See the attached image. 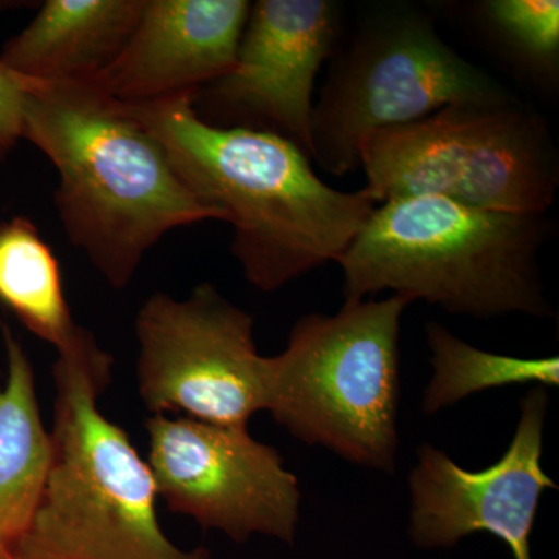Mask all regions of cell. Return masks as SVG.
I'll return each instance as SVG.
<instances>
[{
    "instance_id": "obj_13",
    "label": "cell",
    "mask_w": 559,
    "mask_h": 559,
    "mask_svg": "<svg viewBox=\"0 0 559 559\" xmlns=\"http://www.w3.org/2000/svg\"><path fill=\"white\" fill-rule=\"evenodd\" d=\"M143 7L145 0H47L3 46L0 64L25 80L95 83L119 57Z\"/></svg>"
},
{
    "instance_id": "obj_8",
    "label": "cell",
    "mask_w": 559,
    "mask_h": 559,
    "mask_svg": "<svg viewBox=\"0 0 559 559\" xmlns=\"http://www.w3.org/2000/svg\"><path fill=\"white\" fill-rule=\"evenodd\" d=\"M135 337L139 396L151 415L248 428L266 409L253 318L212 283L186 299L151 294L135 318Z\"/></svg>"
},
{
    "instance_id": "obj_5",
    "label": "cell",
    "mask_w": 559,
    "mask_h": 559,
    "mask_svg": "<svg viewBox=\"0 0 559 559\" xmlns=\"http://www.w3.org/2000/svg\"><path fill=\"white\" fill-rule=\"evenodd\" d=\"M409 305L401 296L345 300L336 314L297 320L285 349L264 356V411L304 443L392 473L401 318Z\"/></svg>"
},
{
    "instance_id": "obj_17",
    "label": "cell",
    "mask_w": 559,
    "mask_h": 559,
    "mask_svg": "<svg viewBox=\"0 0 559 559\" xmlns=\"http://www.w3.org/2000/svg\"><path fill=\"white\" fill-rule=\"evenodd\" d=\"M481 11L492 28L530 64L547 72L557 69L558 0H489Z\"/></svg>"
},
{
    "instance_id": "obj_15",
    "label": "cell",
    "mask_w": 559,
    "mask_h": 559,
    "mask_svg": "<svg viewBox=\"0 0 559 559\" xmlns=\"http://www.w3.org/2000/svg\"><path fill=\"white\" fill-rule=\"evenodd\" d=\"M0 305L57 349L80 326L70 314L57 255L25 216L0 221Z\"/></svg>"
},
{
    "instance_id": "obj_12",
    "label": "cell",
    "mask_w": 559,
    "mask_h": 559,
    "mask_svg": "<svg viewBox=\"0 0 559 559\" xmlns=\"http://www.w3.org/2000/svg\"><path fill=\"white\" fill-rule=\"evenodd\" d=\"M248 0H145L119 57L95 81L123 105L198 92L237 60Z\"/></svg>"
},
{
    "instance_id": "obj_4",
    "label": "cell",
    "mask_w": 559,
    "mask_h": 559,
    "mask_svg": "<svg viewBox=\"0 0 559 559\" xmlns=\"http://www.w3.org/2000/svg\"><path fill=\"white\" fill-rule=\"evenodd\" d=\"M544 215L466 207L439 197L378 204L337 260L345 300L392 290L452 314H549L538 266Z\"/></svg>"
},
{
    "instance_id": "obj_3",
    "label": "cell",
    "mask_w": 559,
    "mask_h": 559,
    "mask_svg": "<svg viewBox=\"0 0 559 559\" xmlns=\"http://www.w3.org/2000/svg\"><path fill=\"white\" fill-rule=\"evenodd\" d=\"M57 352L49 476L13 559H210L165 535L148 463L100 409L112 356L83 326Z\"/></svg>"
},
{
    "instance_id": "obj_2",
    "label": "cell",
    "mask_w": 559,
    "mask_h": 559,
    "mask_svg": "<svg viewBox=\"0 0 559 559\" xmlns=\"http://www.w3.org/2000/svg\"><path fill=\"white\" fill-rule=\"evenodd\" d=\"M17 79L22 139L60 176L53 200L62 230L110 288H127L171 230L226 221L183 183L159 140L97 84Z\"/></svg>"
},
{
    "instance_id": "obj_11",
    "label": "cell",
    "mask_w": 559,
    "mask_h": 559,
    "mask_svg": "<svg viewBox=\"0 0 559 559\" xmlns=\"http://www.w3.org/2000/svg\"><path fill=\"white\" fill-rule=\"evenodd\" d=\"M520 406L509 450L485 469H465L430 444L418 448L409 476V535L418 547L444 549L485 532L503 540L514 559H532L530 536L540 498L558 488L540 463L547 389H533Z\"/></svg>"
},
{
    "instance_id": "obj_1",
    "label": "cell",
    "mask_w": 559,
    "mask_h": 559,
    "mask_svg": "<svg viewBox=\"0 0 559 559\" xmlns=\"http://www.w3.org/2000/svg\"><path fill=\"white\" fill-rule=\"evenodd\" d=\"M194 94L124 108L159 140L183 183L231 224V253L250 285L275 293L337 263L377 209L373 198L323 182L282 135L207 123Z\"/></svg>"
},
{
    "instance_id": "obj_6",
    "label": "cell",
    "mask_w": 559,
    "mask_h": 559,
    "mask_svg": "<svg viewBox=\"0 0 559 559\" xmlns=\"http://www.w3.org/2000/svg\"><path fill=\"white\" fill-rule=\"evenodd\" d=\"M364 189L377 204L439 197L466 207L546 215L558 165L546 124L509 103L441 109L359 143Z\"/></svg>"
},
{
    "instance_id": "obj_7",
    "label": "cell",
    "mask_w": 559,
    "mask_h": 559,
    "mask_svg": "<svg viewBox=\"0 0 559 559\" xmlns=\"http://www.w3.org/2000/svg\"><path fill=\"white\" fill-rule=\"evenodd\" d=\"M506 92L437 35L429 21L392 16L360 33L312 112V159L331 175L359 168V143L441 109L502 105Z\"/></svg>"
},
{
    "instance_id": "obj_14",
    "label": "cell",
    "mask_w": 559,
    "mask_h": 559,
    "mask_svg": "<svg viewBox=\"0 0 559 559\" xmlns=\"http://www.w3.org/2000/svg\"><path fill=\"white\" fill-rule=\"evenodd\" d=\"M2 330L9 373L0 389V559H13L43 498L51 439L40 415L32 360L9 326Z\"/></svg>"
},
{
    "instance_id": "obj_9",
    "label": "cell",
    "mask_w": 559,
    "mask_h": 559,
    "mask_svg": "<svg viewBox=\"0 0 559 559\" xmlns=\"http://www.w3.org/2000/svg\"><path fill=\"white\" fill-rule=\"evenodd\" d=\"M148 463L157 496L173 513L235 543L270 536L294 544L300 520L299 479L275 448L248 428L151 415Z\"/></svg>"
},
{
    "instance_id": "obj_18",
    "label": "cell",
    "mask_w": 559,
    "mask_h": 559,
    "mask_svg": "<svg viewBox=\"0 0 559 559\" xmlns=\"http://www.w3.org/2000/svg\"><path fill=\"white\" fill-rule=\"evenodd\" d=\"M24 95L21 81L0 64V160L22 140Z\"/></svg>"
},
{
    "instance_id": "obj_10",
    "label": "cell",
    "mask_w": 559,
    "mask_h": 559,
    "mask_svg": "<svg viewBox=\"0 0 559 559\" xmlns=\"http://www.w3.org/2000/svg\"><path fill=\"white\" fill-rule=\"evenodd\" d=\"M337 13L329 0L252 3L234 68L194 94L198 116L215 127L282 135L312 159V95Z\"/></svg>"
},
{
    "instance_id": "obj_16",
    "label": "cell",
    "mask_w": 559,
    "mask_h": 559,
    "mask_svg": "<svg viewBox=\"0 0 559 559\" xmlns=\"http://www.w3.org/2000/svg\"><path fill=\"white\" fill-rule=\"evenodd\" d=\"M426 336L432 358V378L423 395V409L436 414L489 389L538 384L559 385V359L516 358L473 347L447 326L430 322Z\"/></svg>"
}]
</instances>
